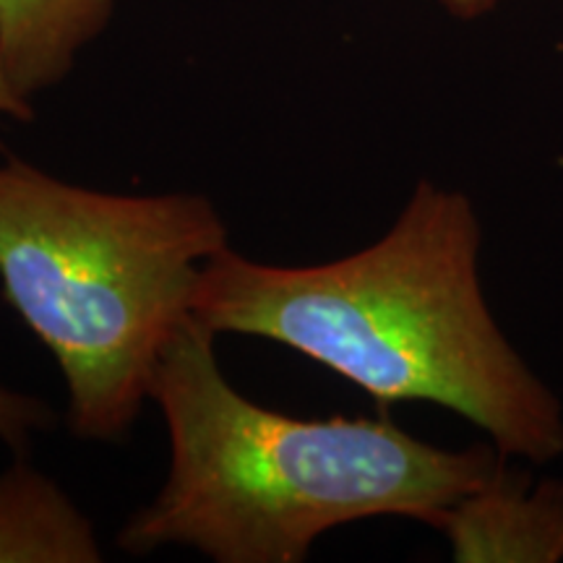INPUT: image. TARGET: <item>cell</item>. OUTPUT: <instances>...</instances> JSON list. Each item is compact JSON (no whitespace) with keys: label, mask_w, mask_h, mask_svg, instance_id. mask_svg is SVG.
Here are the masks:
<instances>
[{"label":"cell","mask_w":563,"mask_h":563,"mask_svg":"<svg viewBox=\"0 0 563 563\" xmlns=\"http://www.w3.org/2000/svg\"><path fill=\"white\" fill-rule=\"evenodd\" d=\"M481 251L473 199L422 178L376 243L336 262L274 266L217 253L194 316L214 334L285 344L382 407L452 410L509 460L548 464L563 456V405L490 313Z\"/></svg>","instance_id":"1"},{"label":"cell","mask_w":563,"mask_h":563,"mask_svg":"<svg viewBox=\"0 0 563 563\" xmlns=\"http://www.w3.org/2000/svg\"><path fill=\"white\" fill-rule=\"evenodd\" d=\"M217 334L188 316L152 382L170 435L167 481L115 545H180L217 563H300L321 534L373 517L433 527L509 460L490 441L443 449L386 418H292L245 397L217 361Z\"/></svg>","instance_id":"2"},{"label":"cell","mask_w":563,"mask_h":563,"mask_svg":"<svg viewBox=\"0 0 563 563\" xmlns=\"http://www.w3.org/2000/svg\"><path fill=\"white\" fill-rule=\"evenodd\" d=\"M230 249L201 194H104L0 157V292L51 350L76 439L115 443L152 399L154 368L201 269Z\"/></svg>","instance_id":"3"},{"label":"cell","mask_w":563,"mask_h":563,"mask_svg":"<svg viewBox=\"0 0 563 563\" xmlns=\"http://www.w3.org/2000/svg\"><path fill=\"white\" fill-rule=\"evenodd\" d=\"M433 530L456 563L563 561V481L501 464L483 488L439 514Z\"/></svg>","instance_id":"4"},{"label":"cell","mask_w":563,"mask_h":563,"mask_svg":"<svg viewBox=\"0 0 563 563\" xmlns=\"http://www.w3.org/2000/svg\"><path fill=\"white\" fill-rule=\"evenodd\" d=\"M115 0H0V63L26 100L58 87Z\"/></svg>","instance_id":"5"},{"label":"cell","mask_w":563,"mask_h":563,"mask_svg":"<svg viewBox=\"0 0 563 563\" xmlns=\"http://www.w3.org/2000/svg\"><path fill=\"white\" fill-rule=\"evenodd\" d=\"M95 525L74 498L16 456L0 473V563H97Z\"/></svg>","instance_id":"6"},{"label":"cell","mask_w":563,"mask_h":563,"mask_svg":"<svg viewBox=\"0 0 563 563\" xmlns=\"http://www.w3.org/2000/svg\"><path fill=\"white\" fill-rule=\"evenodd\" d=\"M58 415L45 399L11 389L0 382V441L16 456H26L37 435L51 433Z\"/></svg>","instance_id":"7"},{"label":"cell","mask_w":563,"mask_h":563,"mask_svg":"<svg viewBox=\"0 0 563 563\" xmlns=\"http://www.w3.org/2000/svg\"><path fill=\"white\" fill-rule=\"evenodd\" d=\"M3 118H11V121L19 123H30L34 121V104L13 87L3 63H0V121H3ZM0 152H3V144H0Z\"/></svg>","instance_id":"8"},{"label":"cell","mask_w":563,"mask_h":563,"mask_svg":"<svg viewBox=\"0 0 563 563\" xmlns=\"http://www.w3.org/2000/svg\"><path fill=\"white\" fill-rule=\"evenodd\" d=\"M439 3L456 19L475 21L485 16V13L496 11L504 0H439Z\"/></svg>","instance_id":"9"}]
</instances>
